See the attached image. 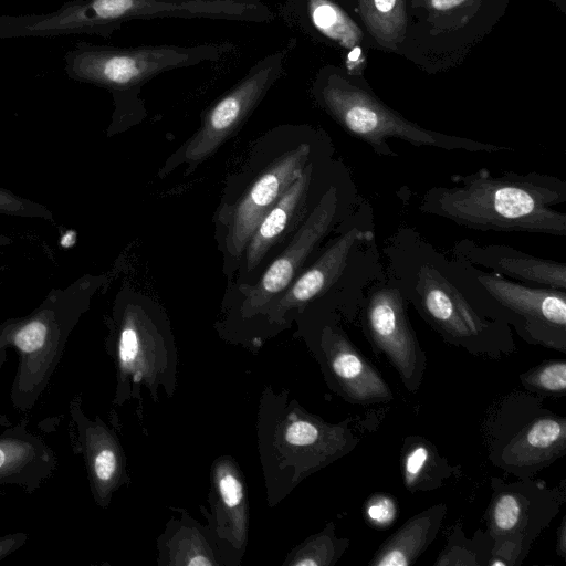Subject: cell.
I'll return each instance as SVG.
<instances>
[{
  "instance_id": "28",
  "label": "cell",
  "mask_w": 566,
  "mask_h": 566,
  "mask_svg": "<svg viewBox=\"0 0 566 566\" xmlns=\"http://www.w3.org/2000/svg\"><path fill=\"white\" fill-rule=\"evenodd\" d=\"M464 0H431V4L437 10H448L451 9Z\"/></svg>"
},
{
  "instance_id": "21",
  "label": "cell",
  "mask_w": 566,
  "mask_h": 566,
  "mask_svg": "<svg viewBox=\"0 0 566 566\" xmlns=\"http://www.w3.org/2000/svg\"><path fill=\"white\" fill-rule=\"evenodd\" d=\"M446 506L439 504L408 520L378 549L370 565H411L433 541Z\"/></svg>"
},
{
  "instance_id": "8",
  "label": "cell",
  "mask_w": 566,
  "mask_h": 566,
  "mask_svg": "<svg viewBox=\"0 0 566 566\" xmlns=\"http://www.w3.org/2000/svg\"><path fill=\"white\" fill-rule=\"evenodd\" d=\"M210 510L200 506L226 566H240L247 551L250 505L245 476L238 461L222 454L210 467Z\"/></svg>"
},
{
  "instance_id": "1",
  "label": "cell",
  "mask_w": 566,
  "mask_h": 566,
  "mask_svg": "<svg viewBox=\"0 0 566 566\" xmlns=\"http://www.w3.org/2000/svg\"><path fill=\"white\" fill-rule=\"evenodd\" d=\"M459 180L429 189L420 211L474 230L566 235V213L554 208L566 201L564 180L539 172L492 176L486 169Z\"/></svg>"
},
{
  "instance_id": "24",
  "label": "cell",
  "mask_w": 566,
  "mask_h": 566,
  "mask_svg": "<svg viewBox=\"0 0 566 566\" xmlns=\"http://www.w3.org/2000/svg\"><path fill=\"white\" fill-rule=\"evenodd\" d=\"M522 380L532 390L563 396L566 392V363H545L523 375Z\"/></svg>"
},
{
  "instance_id": "12",
  "label": "cell",
  "mask_w": 566,
  "mask_h": 566,
  "mask_svg": "<svg viewBox=\"0 0 566 566\" xmlns=\"http://www.w3.org/2000/svg\"><path fill=\"white\" fill-rule=\"evenodd\" d=\"M373 237L370 231L350 228L336 238L319 258L303 271L263 314L261 343L290 326L295 313L300 314L314 298L325 293L342 275L354 249Z\"/></svg>"
},
{
  "instance_id": "17",
  "label": "cell",
  "mask_w": 566,
  "mask_h": 566,
  "mask_svg": "<svg viewBox=\"0 0 566 566\" xmlns=\"http://www.w3.org/2000/svg\"><path fill=\"white\" fill-rule=\"evenodd\" d=\"M56 457L24 423L0 433V488L35 491L55 470Z\"/></svg>"
},
{
  "instance_id": "27",
  "label": "cell",
  "mask_w": 566,
  "mask_h": 566,
  "mask_svg": "<svg viewBox=\"0 0 566 566\" xmlns=\"http://www.w3.org/2000/svg\"><path fill=\"white\" fill-rule=\"evenodd\" d=\"M28 541L25 533H13L0 537V560L18 551Z\"/></svg>"
},
{
  "instance_id": "15",
  "label": "cell",
  "mask_w": 566,
  "mask_h": 566,
  "mask_svg": "<svg viewBox=\"0 0 566 566\" xmlns=\"http://www.w3.org/2000/svg\"><path fill=\"white\" fill-rule=\"evenodd\" d=\"M70 412L92 496L96 505L107 509L115 493L130 484L125 450L116 432L99 416L91 419L85 415L80 398L73 399Z\"/></svg>"
},
{
  "instance_id": "7",
  "label": "cell",
  "mask_w": 566,
  "mask_h": 566,
  "mask_svg": "<svg viewBox=\"0 0 566 566\" xmlns=\"http://www.w3.org/2000/svg\"><path fill=\"white\" fill-rule=\"evenodd\" d=\"M94 21L116 27L129 20L186 19L269 23L275 18L262 0H93Z\"/></svg>"
},
{
  "instance_id": "13",
  "label": "cell",
  "mask_w": 566,
  "mask_h": 566,
  "mask_svg": "<svg viewBox=\"0 0 566 566\" xmlns=\"http://www.w3.org/2000/svg\"><path fill=\"white\" fill-rule=\"evenodd\" d=\"M475 277L499 305L522 318L533 339L564 350L565 291L510 281L499 273L478 272Z\"/></svg>"
},
{
  "instance_id": "26",
  "label": "cell",
  "mask_w": 566,
  "mask_h": 566,
  "mask_svg": "<svg viewBox=\"0 0 566 566\" xmlns=\"http://www.w3.org/2000/svg\"><path fill=\"white\" fill-rule=\"evenodd\" d=\"M396 505L389 496L375 495L367 502L366 514L378 526L390 524L396 516Z\"/></svg>"
},
{
  "instance_id": "11",
  "label": "cell",
  "mask_w": 566,
  "mask_h": 566,
  "mask_svg": "<svg viewBox=\"0 0 566 566\" xmlns=\"http://www.w3.org/2000/svg\"><path fill=\"white\" fill-rule=\"evenodd\" d=\"M405 290L422 317L452 342L467 345L486 336L491 328L460 290L431 263L420 264Z\"/></svg>"
},
{
  "instance_id": "32",
  "label": "cell",
  "mask_w": 566,
  "mask_h": 566,
  "mask_svg": "<svg viewBox=\"0 0 566 566\" xmlns=\"http://www.w3.org/2000/svg\"><path fill=\"white\" fill-rule=\"evenodd\" d=\"M4 359H6V358H0V367H1V365L3 364Z\"/></svg>"
},
{
  "instance_id": "14",
  "label": "cell",
  "mask_w": 566,
  "mask_h": 566,
  "mask_svg": "<svg viewBox=\"0 0 566 566\" xmlns=\"http://www.w3.org/2000/svg\"><path fill=\"white\" fill-rule=\"evenodd\" d=\"M306 144L293 148L271 163L250 185L226 217V249L239 261L264 214L286 188L302 174L310 157Z\"/></svg>"
},
{
  "instance_id": "3",
  "label": "cell",
  "mask_w": 566,
  "mask_h": 566,
  "mask_svg": "<svg viewBox=\"0 0 566 566\" xmlns=\"http://www.w3.org/2000/svg\"><path fill=\"white\" fill-rule=\"evenodd\" d=\"M108 354L116 380L112 406L138 402L137 417L144 426L143 392L158 403L160 391L171 399L177 389L178 353L165 313L144 301L130 305L123 313Z\"/></svg>"
},
{
  "instance_id": "16",
  "label": "cell",
  "mask_w": 566,
  "mask_h": 566,
  "mask_svg": "<svg viewBox=\"0 0 566 566\" xmlns=\"http://www.w3.org/2000/svg\"><path fill=\"white\" fill-rule=\"evenodd\" d=\"M453 254L524 284L566 290V264L563 262L537 258L505 244L479 245L469 240L458 242Z\"/></svg>"
},
{
  "instance_id": "23",
  "label": "cell",
  "mask_w": 566,
  "mask_h": 566,
  "mask_svg": "<svg viewBox=\"0 0 566 566\" xmlns=\"http://www.w3.org/2000/svg\"><path fill=\"white\" fill-rule=\"evenodd\" d=\"M490 528L495 536H509L517 532L524 517L522 500L513 492L496 495L490 507Z\"/></svg>"
},
{
  "instance_id": "5",
  "label": "cell",
  "mask_w": 566,
  "mask_h": 566,
  "mask_svg": "<svg viewBox=\"0 0 566 566\" xmlns=\"http://www.w3.org/2000/svg\"><path fill=\"white\" fill-rule=\"evenodd\" d=\"M294 40L258 60L230 90L202 114L197 132L171 156L164 171L178 165L191 170L213 155L251 116L270 90L284 75Z\"/></svg>"
},
{
  "instance_id": "20",
  "label": "cell",
  "mask_w": 566,
  "mask_h": 566,
  "mask_svg": "<svg viewBox=\"0 0 566 566\" xmlns=\"http://www.w3.org/2000/svg\"><path fill=\"white\" fill-rule=\"evenodd\" d=\"M565 449V419L541 418L506 446L504 460L515 469H538L563 455Z\"/></svg>"
},
{
  "instance_id": "30",
  "label": "cell",
  "mask_w": 566,
  "mask_h": 566,
  "mask_svg": "<svg viewBox=\"0 0 566 566\" xmlns=\"http://www.w3.org/2000/svg\"><path fill=\"white\" fill-rule=\"evenodd\" d=\"M565 531H566L565 523H563L560 526V535H559V549L562 551L563 556L565 555V549H566V544H565L566 532Z\"/></svg>"
},
{
  "instance_id": "10",
  "label": "cell",
  "mask_w": 566,
  "mask_h": 566,
  "mask_svg": "<svg viewBox=\"0 0 566 566\" xmlns=\"http://www.w3.org/2000/svg\"><path fill=\"white\" fill-rule=\"evenodd\" d=\"M366 326L373 344L398 370L405 385L410 390L417 389L424 357L399 287L380 285L371 290L366 304Z\"/></svg>"
},
{
  "instance_id": "31",
  "label": "cell",
  "mask_w": 566,
  "mask_h": 566,
  "mask_svg": "<svg viewBox=\"0 0 566 566\" xmlns=\"http://www.w3.org/2000/svg\"><path fill=\"white\" fill-rule=\"evenodd\" d=\"M360 55V48L356 46L354 48L349 54H348V61L349 62H355L357 61L358 56Z\"/></svg>"
},
{
  "instance_id": "6",
  "label": "cell",
  "mask_w": 566,
  "mask_h": 566,
  "mask_svg": "<svg viewBox=\"0 0 566 566\" xmlns=\"http://www.w3.org/2000/svg\"><path fill=\"white\" fill-rule=\"evenodd\" d=\"M337 203L336 189L331 187L284 251L255 284L244 290L237 315L242 325L254 318H262L269 304L293 282L308 255L331 230L336 218Z\"/></svg>"
},
{
  "instance_id": "9",
  "label": "cell",
  "mask_w": 566,
  "mask_h": 566,
  "mask_svg": "<svg viewBox=\"0 0 566 566\" xmlns=\"http://www.w3.org/2000/svg\"><path fill=\"white\" fill-rule=\"evenodd\" d=\"M302 336L334 391L357 403L391 399L390 389L379 373L338 327L324 325L316 334L304 329Z\"/></svg>"
},
{
  "instance_id": "18",
  "label": "cell",
  "mask_w": 566,
  "mask_h": 566,
  "mask_svg": "<svg viewBox=\"0 0 566 566\" xmlns=\"http://www.w3.org/2000/svg\"><path fill=\"white\" fill-rule=\"evenodd\" d=\"M172 516L157 537L159 566H226L218 543L207 524L198 522L186 510L175 507Z\"/></svg>"
},
{
  "instance_id": "25",
  "label": "cell",
  "mask_w": 566,
  "mask_h": 566,
  "mask_svg": "<svg viewBox=\"0 0 566 566\" xmlns=\"http://www.w3.org/2000/svg\"><path fill=\"white\" fill-rule=\"evenodd\" d=\"M433 451L427 443L413 444L403 458L405 484L409 489H419L424 475L433 469Z\"/></svg>"
},
{
  "instance_id": "29",
  "label": "cell",
  "mask_w": 566,
  "mask_h": 566,
  "mask_svg": "<svg viewBox=\"0 0 566 566\" xmlns=\"http://www.w3.org/2000/svg\"><path fill=\"white\" fill-rule=\"evenodd\" d=\"M374 3L379 12L388 13L396 6V0H374Z\"/></svg>"
},
{
  "instance_id": "4",
  "label": "cell",
  "mask_w": 566,
  "mask_h": 566,
  "mask_svg": "<svg viewBox=\"0 0 566 566\" xmlns=\"http://www.w3.org/2000/svg\"><path fill=\"white\" fill-rule=\"evenodd\" d=\"M315 96L344 129L363 140L379 156H398L389 138H399L417 147L444 150L494 153L507 147L469 138L449 136L412 124L366 95L347 90L336 75H326L315 85Z\"/></svg>"
},
{
  "instance_id": "22",
  "label": "cell",
  "mask_w": 566,
  "mask_h": 566,
  "mask_svg": "<svg viewBox=\"0 0 566 566\" xmlns=\"http://www.w3.org/2000/svg\"><path fill=\"white\" fill-rule=\"evenodd\" d=\"M346 549V541L337 538L334 524L313 534L296 545L284 558L282 566H333Z\"/></svg>"
},
{
  "instance_id": "19",
  "label": "cell",
  "mask_w": 566,
  "mask_h": 566,
  "mask_svg": "<svg viewBox=\"0 0 566 566\" xmlns=\"http://www.w3.org/2000/svg\"><path fill=\"white\" fill-rule=\"evenodd\" d=\"M313 165L307 163L302 174L286 188L253 231L245 249V270L253 271L269 250L284 234L296 213L306 203Z\"/></svg>"
},
{
  "instance_id": "2",
  "label": "cell",
  "mask_w": 566,
  "mask_h": 566,
  "mask_svg": "<svg viewBox=\"0 0 566 566\" xmlns=\"http://www.w3.org/2000/svg\"><path fill=\"white\" fill-rule=\"evenodd\" d=\"M256 440L270 507L279 505L298 484L346 453L352 444L342 424L308 412L286 388L265 386L259 398Z\"/></svg>"
}]
</instances>
